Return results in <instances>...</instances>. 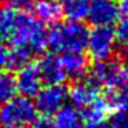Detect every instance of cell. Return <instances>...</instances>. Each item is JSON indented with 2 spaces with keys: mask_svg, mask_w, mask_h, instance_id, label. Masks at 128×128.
Returning a JSON list of instances; mask_svg holds the SVG:
<instances>
[{
  "mask_svg": "<svg viewBox=\"0 0 128 128\" xmlns=\"http://www.w3.org/2000/svg\"><path fill=\"white\" fill-rule=\"evenodd\" d=\"M127 76H128V66H127Z\"/></svg>",
  "mask_w": 128,
  "mask_h": 128,
  "instance_id": "cb8c5ba5",
  "label": "cell"
},
{
  "mask_svg": "<svg viewBox=\"0 0 128 128\" xmlns=\"http://www.w3.org/2000/svg\"><path fill=\"white\" fill-rule=\"evenodd\" d=\"M90 0H61V11L69 21H81L87 17Z\"/></svg>",
  "mask_w": 128,
  "mask_h": 128,
  "instance_id": "9a60e30c",
  "label": "cell"
},
{
  "mask_svg": "<svg viewBox=\"0 0 128 128\" xmlns=\"http://www.w3.org/2000/svg\"><path fill=\"white\" fill-rule=\"evenodd\" d=\"M117 0H90L87 17L94 26H112L120 18Z\"/></svg>",
  "mask_w": 128,
  "mask_h": 128,
  "instance_id": "ba28073f",
  "label": "cell"
},
{
  "mask_svg": "<svg viewBox=\"0 0 128 128\" xmlns=\"http://www.w3.org/2000/svg\"><path fill=\"white\" fill-rule=\"evenodd\" d=\"M100 91L102 90L91 78L78 80L70 91H68V99L72 103L70 106H73L77 112H83L105 98Z\"/></svg>",
  "mask_w": 128,
  "mask_h": 128,
  "instance_id": "52a82bcc",
  "label": "cell"
},
{
  "mask_svg": "<svg viewBox=\"0 0 128 128\" xmlns=\"http://www.w3.org/2000/svg\"><path fill=\"white\" fill-rule=\"evenodd\" d=\"M46 25L28 11L0 4V42L29 50L33 55L47 47Z\"/></svg>",
  "mask_w": 128,
  "mask_h": 128,
  "instance_id": "6da1fadb",
  "label": "cell"
},
{
  "mask_svg": "<svg viewBox=\"0 0 128 128\" xmlns=\"http://www.w3.org/2000/svg\"><path fill=\"white\" fill-rule=\"evenodd\" d=\"M54 128H83L80 114L73 106L65 105L52 117Z\"/></svg>",
  "mask_w": 128,
  "mask_h": 128,
  "instance_id": "5bb4252c",
  "label": "cell"
},
{
  "mask_svg": "<svg viewBox=\"0 0 128 128\" xmlns=\"http://www.w3.org/2000/svg\"><path fill=\"white\" fill-rule=\"evenodd\" d=\"M88 29L81 21H66L52 26L47 33V47L55 54L83 52L86 50Z\"/></svg>",
  "mask_w": 128,
  "mask_h": 128,
  "instance_id": "7a4b0ae2",
  "label": "cell"
},
{
  "mask_svg": "<svg viewBox=\"0 0 128 128\" xmlns=\"http://www.w3.org/2000/svg\"><path fill=\"white\" fill-rule=\"evenodd\" d=\"M117 44L121 46V48L128 54V17L120 22L118 28L116 30Z\"/></svg>",
  "mask_w": 128,
  "mask_h": 128,
  "instance_id": "ac0fdd59",
  "label": "cell"
},
{
  "mask_svg": "<svg viewBox=\"0 0 128 128\" xmlns=\"http://www.w3.org/2000/svg\"><path fill=\"white\" fill-rule=\"evenodd\" d=\"M10 50H11L10 46H7L6 43L0 42V70L7 69V65H8V56H10Z\"/></svg>",
  "mask_w": 128,
  "mask_h": 128,
  "instance_id": "44dd1931",
  "label": "cell"
},
{
  "mask_svg": "<svg viewBox=\"0 0 128 128\" xmlns=\"http://www.w3.org/2000/svg\"><path fill=\"white\" fill-rule=\"evenodd\" d=\"M116 30L112 26H94L92 30H88L86 48L95 62L110 59L116 51Z\"/></svg>",
  "mask_w": 128,
  "mask_h": 128,
  "instance_id": "5b68a950",
  "label": "cell"
},
{
  "mask_svg": "<svg viewBox=\"0 0 128 128\" xmlns=\"http://www.w3.org/2000/svg\"><path fill=\"white\" fill-rule=\"evenodd\" d=\"M33 54L26 48H21V47H11L10 50V56H8V65L7 69L8 70H18L21 68H24L25 65L30 64Z\"/></svg>",
  "mask_w": 128,
  "mask_h": 128,
  "instance_id": "e0dca14e",
  "label": "cell"
},
{
  "mask_svg": "<svg viewBox=\"0 0 128 128\" xmlns=\"http://www.w3.org/2000/svg\"><path fill=\"white\" fill-rule=\"evenodd\" d=\"M59 56L68 78H80L88 69V61L83 52H66Z\"/></svg>",
  "mask_w": 128,
  "mask_h": 128,
  "instance_id": "7c38bea8",
  "label": "cell"
},
{
  "mask_svg": "<svg viewBox=\"0 0 128 128\" xmlns=\"http://www.w3.org/2000/svg\"><path fill=\"white\" fill-rule=\"evenodd\" d=\"M127 69L124 68V65L110 58L108 61L96 62L90 78L100 90L113 94L127 84Z\"/></svg>",
  "mask_w": 128,
  "mask_h": 128,
  "instance_id": "277c9868",
  "label": "cell"
},
{
  "mask_svg": "<svg viewBox=\"0 0 128 128\" xmlns=\"http://www.w3.org/2000/svg\"><path fill=\"white\" fill-rule=\"evenodd\" d=\"M17 92L15 77L8 70H0V105L12 99Z\"/></svg>",
  "mask_w": 128,
  "mask_h": 128,
  "instance_id": "2e32d148",
  "label": "cell"
},
{
  "mask_svg": "<svg viewBox=\"0 0 128 128\" xmlns=\"http://www.w3.org/2000/svg\"><path fill=\"white\" fill-rule=\"evenodd\" d=\"M29 127H30V128H54L52 117L43 116V114H42V116H37Z\"/></svg>",
  "mask_w": 128,
  "mask_h": 128,
  "instance_id": "d6986e66",
  "label": "cell"
},
{
  "mask_svg": "<svg viewBox=\"0 0 128 128\" xmlns=\"http://www.w3.org/2000/svg\"><path fill=\"white\" fill-rule=\"evenodd\" d=\"M37 66H39L43 81L46 84H62L68 78L65 74L59 54L52 52L44 55L42 61L37 64Z\"/></svg>",
  "mask_w": 128,
  "mask_h": 128,
  "instance_id": "30bf717a",
  "label": "cell"
},
{
  "mask_svg": "<svg viewBox=\"0 0 128 128\" xmlns=\"http://www.w3.org/2000/svg\"><path fill=\"white\" fill-rule=\"evenodd\" d=\"M37 117V110L30 98L17 96L7 100L0 108V127L26 128Z\"/></svg>",
  "mask_w": 128,
  "mask_h": 128,
  "instance_id": "3957f363",
  "label": "cell"
},
{
  "mask_svg": "<svg viewBox=\"0 0 128 128\" xmlns=\"http://www.w3.org/2000/svg\"><path fill=\"white\" fill-rule=\"evenodd\" d=\"M34 0H7L6 4L10 7H14L17 10H22V11H28L32 8Z\"/></svg>",
  "mask_w": 128,
  "mask_h": 128,
  "instance_id": "ffe728a7",
  "label": "cell"
},
{
  "mask_svg": "<svg viewBox=\"0 0 128 128\" xmlns=\"http://www.w3.org/2000/svg\"><path fill=\"white\" fill-rule=\"evenodd\" d=\"M17 76H15V84H17V91L20 92L22 96L32 98L40 91L44 81H43L42 73L39 70L37 64H28L24 68L17 70Z\"/></svg>",
  "mask_w": 128,
  "mask_h": 128,
  "instance_id": "9c48e42d",
  "label": "cell"
},
{
  "mask_svg": "<svg viewBox=\"0 0 128 128\" xmlns=\"http://www.w3.org/2000/svg\"><path fill=\"white\" fill-rule=\"evenodd\" d=\"M32 10H33V15L44 25L55 24L62 15L59 2L56 0H34Z\"/></svg>",
  "mask_w": 128,
  "mask_h": 128,
  "instance_id": "4fadbf2b",
  "label": "cell"
},
{
  "mask_svg": "<svg viewBox=\"0 0 128 128\" xmlns=\"http://www.w3.org/2000/svg\"><path fill=\"white\" fill-rule=\"evenodd\" d=\"M117 4H118L120 12L128 17V0H117Z\"/></svg>",
  "mask_w": 128,
  "mask_h": 128,
  "instance_id": "7402d4cb",
  "label": "cell"
},
{
  "mask_svg": "<svg viewBox=\"0 0 128 128\" xmlns=\"http://www.w3.org/2000/svg\"><path fill=\"white\" fill-rule=\"evenodd\" d=\"M6 2H7V0H0V3H2V4H6Z\"/></svg>",
  "mask_w": 128,
  "mask_h": 128,
  "instance_id": "603a6c76",
  "label": "cell"
},
{
  "mask_svg": "<svg viewBox=\"0 0 128 128\" xmlns=\"http://www.w3.org/2000/svg\"><path fill=\"white\" fill-rule=\"evenodd\" d=\"M110 106L114 108L110 118L112 128H128V84L113 92Z\"/></svg>",
  "mask_w": 128,
  "mask_h": 128,
  "instance_id": "8fae6325",
  "label": "cell"
},
{
  "mask_svg": "<svg viewBox=\"0 0 128 128\" xmlns=\"http://www.w3.org/2000/svg\"><path fill=\"white\" fill-rule=\"evenodd\" d=\"M68 90L64 84H46L34 95V108L43 116L52 117L66 105Z\"/></svg>",
  "mask_w": 128,
  "mask_h": 128,
  "instance_id": "8992f818",
  "label": "cell"
}]
</instances>
